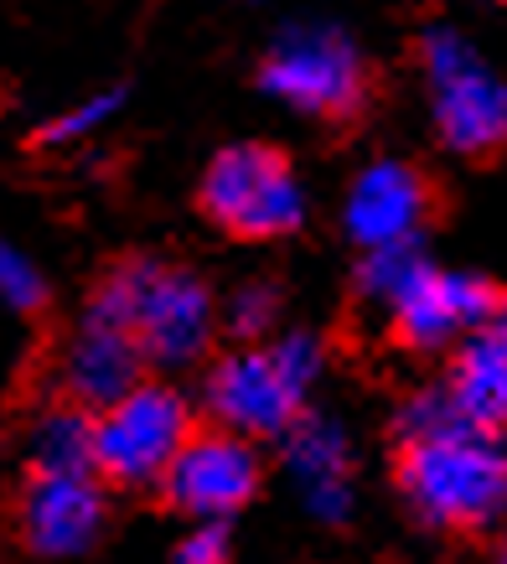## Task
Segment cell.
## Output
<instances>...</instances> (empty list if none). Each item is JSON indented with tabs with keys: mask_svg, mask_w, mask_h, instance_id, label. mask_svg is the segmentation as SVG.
<instances>
[{
	"mask_svg": "<svg viewBox=\"0 0 507 564\" xmlns=\"http://www.w3.org/2000/svg\"><path fill=\"white\" fill-rule=\"evenodd\" d=\"M94 311L115 316L130 337H136L140 358L151 368H192L213 347L218 332V306L213 291L182 264H161V259H130L119 264L88 301Z\"/></svg>",
	"mask_w": 507,
	"mask_h": 564,
	"instance_id": "6da1fadb",
	"label": "cell"
},
{
	"mask_svg": "<svg viewBox=\"0 0 507 564\" xmlns=\"http://www.w3.org/2000/svg\"><path fill=\"white\" fill-rule=\"evenodd\" d=\"M399 487L435 529H487L507 513V445L476 425L404 441Z\"/></svg>",
	"mask_w": 507,
	"mask_h": 564,
	"instance_id": "7a4b0ae2",
	"label": "cell"
},
{
	"mask_svg": "<svg viewBox=\"0 0 507 564\" xmlns=\"http://www.w3.org/2000/svg\"><path fill=\"white\" fill-rule=\"evenodd\" d=\"M326 368V352L311 332H285L274 343H249L213 362L207 373V414L218 430H234L244 441L285 435L301 420L305 393L316 389Z\"/></svg>",
	"mask_w": 507,
	"mask_h": 564,
	"instance_id": "3957f363",
	"label": "cell"
},
{
	"mask_svg": "<svg viewBox=\"0 0 507 564\" xmlns=\"http://www.w3.org/2000/svg\"><path fill=\"white\" fill-rule=\"evenodd\" d=\"M192 441V404L171 383L140 378L94 414V471L115 487H151Z\"/></svg>",
	"mask_w": 507,
	"mask_h": 564,
	"instance_id": "277c9868",
	"label": "cell"
},
{
	"mask_svg": "<svg viewBox=\"0 0 507 564\" xmlns=\"http://www.w3.org/2000/svg\"><path fill=\"white\" fill-rule=\"evenodd\" d=\"M424 88L440 140L461 155H487L507 145V84L461 32L424 36Z\"/></svg>",
	"mask_w": 507,
	"mask_h": 564,
	"instance_id": "5b68a950",
	"label": "cell"
},
{
	"mask_svg": "<svg viewBox=\"0 0 507 564\" xmlns=\"http://www.w3.org/2000/svg\"><path fill=\"white\" fill-rule=\"evenodd\" d=\"M203 207L238 239H280L305 218V192L270 145H234L203 176Z\"/></svg>",
	"mask_w": 507,
	"mask_h": 564,
	"instance_id": "8992f818",
	"label": "cell"
},
{
	"mask_svg": "<svg viewBox=\"0 0 507 564\" xmlns=\"http://www.w3.org/2000/svg\"><path fill=\"white\" fill-rule=\"evenodd\" d=\"M265 88L301 115H347L363 99V52L322 21L290 26L265 57Z\"/></svg>",
	"mask_w": 507,
	"mask_h": 564,
	"instance_id": "52a82bcc",
	"label": "cell"
},
{
	"mask_svg": "<svg viewBox=\"0 0 507 564\" xmlns=\"http://www.w3.org/2000/svg\"><path fill=\"white\" fill-rule=\"evenodd\" d=\"M259 477H265V466H259L254 441L234 430H203V435L192 430V441L176 451L161 487L182 513L218 523V518H234L259 492Z\"/></svg>",
	"mask_w": 507,
	"mask_h": 564,
	"instance_id": "ba28073f",
	"label": "cell"
},
{
	"mask_svg": "<svg viewBox=\"0 0 507 564\" xmlns=\"http://www.w3.org/2000/svg\"><path fill=\"white\" fill-rule=\"evenodd\" d=\"M99 471H36L21 497V539L42 560H73L99 544L104 533V487Z\"/></svg>",
	"mask_w": 507,
	"mask_h": 564,
	"instance_id": "9c48e42d",
	"label": "cell"
},
{
	"mask_svg": "<svg viewBox=\"0 0 507 564\" xmlns=\"http://www.w3.org/2000/svg\"><path fill=\"white\" fill-rule=\"evenodd\" d=\"M140 358L136 337L104 316V311L88 306L84 322L73 326V337L63 343V358H57V378H63V393H68L78 410H94L99 414L104 404H115L119 393H130L140 383Z\"/></svg>",
	"mask_w": 507,
	"mask_h": 564,
	"instance_id": "30bf717a",
	"label": "cell"
},
{
	"mask_svg": "<svg viewBox=\"0 0 507 564\" xmlns=\"http://www.w3.org/2000/svg\"><path fill=\"white\" fill-rule=\"evenodd\" d=\"M280 441H285V471L301 487L305 513L326 529H342L353 513V481H347L353 441H347V430L332 414H301Z\"/></svg>",
	"mask_w": 507,
	"mask_h": 564,
	"instance_id": "8fae6325",
	"label": "cell"
},
{
	"mask_svg": "<svg viewBox=\"0 0 507 564\" xmlns=\"http://www.w3.org/2000/svg\"><path fill=\"white\" fill-rule=\"evenodd\" d=\"M393 326L399 337L414 347H445L456 337H472L497 316L492 291L476 274H451V270H424L399 301H393Z\"/></svg>",
	"mask_w": 507,
	"mask_h": 564,
	"instance_id": "7c38bea8",
	"label": "cell"
},
{
	"mask_svg": "<svg viewBox=\"0 0 507 564\" xmlns=\"http://www.w3.org/2000/svg\"><path fill=\"white\" fill-rule=\"evenodd\" d=\"M424 192L420 172L404 161H373L357 172V182L347 187L342 203V228L347 239L363 249H384V243H409L424 223Z\"/></svg>",
	"mask_w": 507,
	"mask_h": 564,
	"instance_id": "4fadbf2b",
	"label": "cell"
},
{
	"mask_svg": "<svg viewBox=\"0 0 507 564\" xmlns=\"http://www.w3.org/2000/svg\"><path fill=\"white\" fill-rule=\"evenodd\" d=\"M445 389H451L466 425L492 430V435L507 430V311L461 343Z\"/></svg>",
	"mask_w": 507,
	"mask_h": 564,
	"instance_id": "5bb4252c",
	"label": "cell"
},
{
	"mask_svg": "<svg viewBox=\"0 0 507 564\" xmlns=\"http://www.w3.org/2000/svg\"><path fill=\"white\" fill-rule=\"evenodd\" d=\"M36 471H94V414L78 404H57L32 425Z\"/></svg>",
	"mask_w": 507,
	"mask_h": 564,
	"instance_id": "9a60e30c",
	"label": "cell"
},
{
	"mask_svg": "<svg viewBox=\"0 0 507 564\" xmlns=\"http://www.w3.org/2000/svg\"><path fill=\"white\" fill-rule=\"evenodd\" d=\"M430 270V259L420 254V243H384V249H368V259H363V270H357V285H363V295L368 301H378V306H393L399 295L420 280V274Z\"/></svg>",
	"mask_w": 507,
	"mask_h": 564,
	"instance_id": "2e32d148",
	"label": "cell"
},
{
	"mask_svg": "<svg viewBox=\"0 0 507 564\" xmlns=\"http://www.w3.org/2000/svg\"><path fill=\"white\" fill-rule=\"evenodd\" d=\"M451 425H466V420H461L456 399H451V389H445V383L420 389L414 399H404V410H399V435H404V441L440 435V430H451Z\"/></svg>",
	"mask_w": 507,
	"mask_h": 564,
	"instance_id": "e0dca14e",
	"label": "cell"
},
{
	"mask_svg": "<svg viewBox=\"0 0 507 564\" xmlns=\"http://www.w3.org/2000/svg\"><path fill=\"white\" fill-rule=\"evenodd\" d=\"M42 301H47V280H42V270H36L32 259L21 254L17 243L0 239V306L36 311Z\"/></svg>",
	"mask_w": 507,
	"mask_h": 564,
	"instance_id": "ac0fdd59",
	"label": "cell"
},
{
	"mask_svg": "<svg viewBox=\"0 0 507 564\" xmlns=\"http://www.w3.org/2000/svg\"><path fill=\"white\" fill-rule=\"evenodd\" d=\"M274 316H280V291L274 285H238L234 291V301H228V311H223V322H228V332L234 337H265L274 326Z\"/></svg>",
	"mask_w": 507,
	"mask_h": 564,
	"instance_id": "d6986e66",
	"label": "cell"
},
{
	"mask_svg": "<svg viewBox=\"0 0 507 564\" xmlns=\"http://www.w3.org/2000/svg\"><path fill=\"white\" fill-rule=\"evenodd\" d=\"M115 109H119V94L115 88H104V94H88L84 104H73L68 115H57V120L47 124V140L52 145H73V140H88L99 124L115 120Z\"/></svg>",
	"mask_w": 507,
	"mask_h": 564,
	"instance_id": "ffe728a7",
	"label": "cell"
},
{
	"mask_svg": "<svg viewBox=\"0 0 507 564\" xmlns=\"http://www.w3.org/2000/svg\"><path fill=\"white\" fill-rule=\"evenodd\" d=\"M176 564H228V533L218 523H197L176 544Z\"/></svg>",
	"mask_w": 507,
	"mask_h": 564,
	"instance_id": "44dd1931",
	"label": "cell"
},
{
	"mask_svg": "<svg viewBox=\"0 0 507 564\" xmlns=\"http://www.w3.org/2000/svg\"><path fill=\"white\" fill-rule=\"evenodd\" d=\"M497 564H507V544H503V549H497Z\"/></svg>",
	"mask_w": 507,
	"mask_h": 564,
	"instance_id": "7402d4cb",
	"label": "cell"
}]
</instances>
